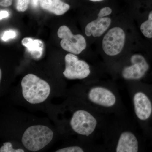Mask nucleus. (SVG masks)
<instances>
[{"instance_id": "obj_1", "label": "nucleus", "mask_w": 152, "mask_h": 152, "mask_svg": "<svg viewBox=\"0 0 152 152\" xmlns=\"http://www.w3.org/2000/svg\"><path fill=\"white\" fill-rule=\"evenodd\" d=\"M23 98L33 104L42 103L50 94V86L43 79L33 74L25 75L21 82Z\"/></svg>"}, {"instance_id": "obj_2", "label": "nucleus", "mask_w": 152, "mask_h": 152, "mask_svg": "<svg viewBox=\"0 0 152 152\" xmlns=\"http://www.w3.org/2000/svg\"><path fill=\"white\" fill-rule=\"evenodd\" d=\"M53 137V132L47 126L33 125L24 132L21 142L26 149L30 151L37 152L49 145Z\"/></svg>"}, {"instance_id": "obj_3", "label": "nucleus", "mask_w": 152, "mask_h": 152, "mask_svg": "<svg viewBox=\"0 0 152 152\" xmlns=\"http://www.w3.org/2000/svg\"><path fill=\"white\" fill-rule=\"evenodd\" d=\"M127 40V33L122 26L116 25L111 27L103 37L102 50L108 56H118L126 48Z\"/></svg>"}, {"instance_id": "obj_4", "label": "nucleus", "mask_w": 152, "mask_h": 152, "mask_svg": "<svg viewBox=\"0 0 152 152\" xmlns=\"http://www.w3.org/2000/svg\"><path fill=\"white\" fill-rule=\"evenodd\" d=\"M58 36L62 39L60 42L62 48L69 53L79 55L86 48L84 37L81 34L74 35L67 26H62L59 28Z\"/></svg>"}, {"instance_id": "obj_5", "label": "nucleus", "mask_w": 152, "mask_h": 152, "mask_svg": "<svg viewBox=\"0 0 152 152\" xmlns=\"http://www.w3.org/2000/svg\"><path fill=\"white\" fill-rule=\"evenodd\" d=\"M113 10L108 7H104L99 11L96 18L89 23L85 28L87 37H99L104 34L111 27Z\"/></svg>"}, {"instance_id": "obj_6", "label": "nucleus", "mask_w": 152, "mask_h": 152, "mask_svg": "<svg viewBox=\"0 0 152 152\" xmlns=\"http://www.w3.org/2000/svg\"><path fill=\"white\" fill-rule=\"evenodd\" d=\"M97 125V121L95 117L85 110H78L74 112L70 121V125L73 131L83 136L91 134Z\"/></svg>"}, {"instance_id": "obj_7", "label": "nucleus", "mask_w": 152, "mask_h": 152, "mask_svg": "<svg viewBox=\"0 0 152 152\" xmlns=\"http://www.w3.org/2000/svg\"><path fill=\"white\" fill-rule=\"evenodd\" d=\"M65 68L63 75L69 80H82L91 74L89 65L74 54H68L65 57Z\"/></svg>"}, {"instance_id": "obj_8", "label": "nucleus", "mask_w": 152, "mask_h": 152, "mask_svg": "<svg viewBox=\"0 0 152 152\" xmlns=\"http://www.w3.org/2000/svg\"><path fill=\"white\" fill-rule=\"evenodd\" d=\"M131 64L123 68L121 75L127 80H138L142 78L150 69V65L144 55L135 53L130 58Z\"/></svg>"}, {"instance_id": "obj_9", "label": "nucleus", "mask_w": 152, "mask_h": 152, "mask_svg": "<svg viewBox=\"0 0 152 152\" xmlns=\"http://www.w3.org/2000/svg\"><path fill=\"white\" fill-rule=\"evenodd\" d=\"M88 96L93 103L107 107L114 106L116 102L113 93L104 87H93L89 91Z\"/></svg>"}, {"instance_id": "obj_10", "label": "nucleus", "mask_w": 152, "mask_h": 152, "mask_svg": "<svg viewBox=\"0 0 152 152\" xmlns=\"http://www.w3.org/2000/svg\"><path fill=\"white\" fill-rule=\"evenodd\" d=\"M133 102L136 115L139 119H148L152 114V105L147 95L141 92L136 93L133 98Z\"/></svg>"}, {"instance_id": "obj_11", "label": "nucleus", "mask_w": 152, "mask_h": 152, "mask_svg": "<svg viewBox=\"0 0 152 152\" xmlns=\"http://www.w3.org/2000/svg\"><path fill=\"white\" fill-rule=\"evenodd\" d=\"M138 151V142L132 133L125 132L120 136L116 151L117 152H137Z\"/></svg>"}, {"instance_id": "obj_12", "label": "nucleus", "mask_w": 152, "mask_h": 152, "mask_svg": "<svg viewBox=\"0 0 152 152\" xmlns=\"http://www.w3.org/2000/svg\"><path fill=\"white\" fill-rule=\"evenodd\" d=\"M39 4L42 9L56 15H64L70 8L61 0H39Z\"/></svg>"}, {"instance_id": "obj_13", "label": "nucleus", "mask_w": 152, "mask_h": 152, "mask_svg": "<svg viewBox=\"0 0 152 152\" xmlns=\"http://www.w3.org/2000/svg\"><path fill=\"white\" fill-rule=\"evenodd\" d=\"M143 19L140 25V30L147 40V45L152 48V9L144 14Z\"/></svg>"}, {"instance_id": "obj_14", "label": "nucleus", "mask_w": 152, "mask_h": 152, "mask_svg": "<svg viewBox=\"0 0 152 152\" xmlns=\"http://www.w3.org/2000/svg\"><path fill=\"white\" fill-rule=\"evenodd\" d=\"M22 44L33 56L39 57L42 55L43 44L39 40H33L31 38H25L22 40Z\"/></svg>"}, {"instance_id": "obj_15", "label": "nucleus", "mask_w": 152, "mask_h": 152, "mask_svg": "<svg viewBox=\"0 0 152 152\" xmlns=\"http://www.w3.org/2000/svg\"><path fill=\"white\" fill-rule=\"evenodd\" d=\"M22 148H14L12 144L10 142H5L0 148V152H24Z\"/></svg>"}, {"instance_id": "obj_16", "label": "nucleus", "mask_w": 152, "mask_h": 152, "mask_svg": "<svg viewBox=\"0 0 152 152\" xmlns=\"http://www.w3.org/2000/svg\"><path fill=\"white\" fill-rule=\"evenodd\" d=\"M30 0H17L16 8L20 12H24L28 8Z\"/></svg>"}, {"instance_id": "obj_17", "label": "nucleus", "mask_w": 152, "mask_h": 152, "mask_svg": "<svg viewBox=\"0 0 152 152\" xmlns=\"http://www.w3.org/2000/svg\"><path fill=\"white\" fill-rule=\"evenodd\" d=\"M56 152H83L84 150L80 147L74 146L65 147L56 151Z\"/></svg>"}, {"instance_id": "obj_18", "label": "nucleus", "mask_w": 152, "mask_h": 152, "mask_svg": "<svg viewBox=\"0 0 152 152\" xmlns=\"http://www.w3.org/2000/svg\"><path fill=\"white\" fill-rule=\"evenodd\" d=\"M16 36V33L13 30L7 31L3 34L1 39L3 41H7L11 39H14Z\"/></svg>"}, {"instance_id": "obj_19", "label": "nucleus", "mask_w": 152, "mask_h": 152, "mask_svg": "<svg viewBox=\"0 0 152 152\" xmlns=\"http://www.w3.org/2000/svg\"><path fill=\"white\" fill-rule=\"evenodd\" d=\"M12 0H0V5L3 7H9L12 4Z\"/></svg>"}, {"instance_id": "obj_20", "label": "nucleus", "mask_w": 152, "mask_h": 152, "mask_svg": "<svg viewBox=\"0 0 152 152\" xmlns=\"http://www.w3.org/2000/svg\"><path fill=\"white\" fill-rule=\"evenodd\" d=\"M9 13L7 11L1 10L0 12V20H2L5 18H8L9 16Z\"/></svg>"}, {"instance_id": "obj_21", "label": "nucleus", "mask_w": 152, "mask_h": 152, "mask_svg": "<svg viewBox=\"0 0 152 152\" xmlns=\"http://www.w3.org/2000/svg\"><path fill=\"white\" fill-rule=\"evenodd\" d=\"M39 2V0H32V4L33 7H37Z\"/></svg>"}, {"instance_id": "obj_22", "label": "nucleus", "mask_w": 152, "mask_h": 152, "mask_svg": "<svg viewBox=\"0 0 152 152\" xmlns=\"http://www.w3.org/2000/svg\"><path fill=\"white\" fill-rule=\"evenodd\" d=\"M89 1L92 2H100L104 1V0H89Z\"/></svg>"}, {"instance_id": "obj_23", "label": "nucleus", "mask_w": 152, "mask_h": 152, "mask_svg": "<svg viewBox=\"0 0 152 152\" xmlns=\"http://www.w3.org/2000/svg\"><path fill=\"white\" fill-rule=\"evenodd\" d=\"M1 77H2V72L1 69L0 70V80H1Z\"/></svg>"}]
</instances>
